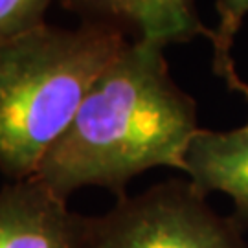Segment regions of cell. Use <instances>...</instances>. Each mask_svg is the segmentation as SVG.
<instances>
[{"instance_id": "cell-8", "label": "cell", "mask_w": 248, "mask_h": 248, "mask_svg": "<svg viewBox=\"0 0 248 248\" xmlns=\"http://www.w3.org/2000/svg\"><path fill=\"white\" fill-rule=\"evenodd\" d=\"M53 0H0V43L45 24Z\"/></svg>"}, {"instance_id": "cell-6", "label": "cell", "mask_w": 248, "mask_h": 248, "mask_svg": "<svg viewBox=\"0 0 248 248\" xmlns=\"http://www.w3.org/2000/svg\"><path fill=\"white\" fill-rule=\"evenodd\" d=\"M61 6L85 20L131 26L138 39L162 46L187 43L197 35L210 37V30L197 17L195 0H59ZM124 30V28H122Z\"/></svg>"}, {"instance_id": "cell-1", "label": "cell", "mask_w": 248, "mask_h": 248, "mask_svg": "<svg viewBox=\"0 0 248 248\" xmlns=\"http://www.w3.org/2000/svg\"><path fill=\"white\" fill-rule=\"evenodd\" d=\"M164 48L147 39L127 43L94 83L33 175L59 199L68 202L89 186L124 199L127 184L147 169L184 173L201 127L195 99L171 78Z\"/></svg>"}, {"instance_id": "cell-2", "label": "cell", "mask_w": 248, "mask_h": 248, "mask_svg": "<svg viewBox=\"0 0 248 248\" xmlns=\"http://www.w3.org/2000/svg\"><path fill=\"white\" fill-rule=\"evenodd\" d=\"M127 43L120 26L96 20L45 22L0 43V173L9 182L35 175Z\"/></svg>"}, {"instance_id": "cell-5", "label": "cell", "mask_w": 248, "mask_h": 248, "mask_svg": "<svg viewBox=\"0 0 248 248\" xmlns=\"http://www.w3.org/2000/svg\"><path fill=\"white\" fill-rule=\"evenodd\" d=\"M184 173L199 193L221 191L233 201L232 217L248 228V127L199 129L187 145Z\"/></svg>"}, {"instance_id": "cell-4", "label": "cell", "mask_w": 248, "mask_h": 248, "mask_svg": "<svg viewBox=\"0 0 248 248\" xmlns=\"http://www.w3.org/2000/svg\"><path fill=\"white\" fill-rule=\"evenodd\" d=\"M89 217L30 177L0 189V248H85Z\"/></svg>"}, {"instance_id": "cell-7", "label": "cell", "mask_w": 248, "mask_h": 248, "mask_svg": "<svg viewBox=\"0 0 248 248\" xmlns=\"http://www.w3.org/2000/svg\"><path fill=\"white\" fill-rule=\"evenodd\" d=\"M219 13V24L210 30V41L213 45V72L221 76L233 66L232 46L239 31L243 18L248 15V0H217L215 4Z\"/></svg>"}, {"instance_id": "cell-9", "label": "cell", "mask_w": 248, "mask_h": 248, "mask_svg": "<svg viewBox=\"0 0 248 248\" xmlns=\"http://www.w3.org/2000/svg\"><path fill=\"white\" fill-rule=\"evenodd\" d=\"M222 78H224L226 85H228L232 90L239 92V94H243V96L248 99V83L239 78V74L235 72V64H233V66H230L228 70L224 72V74H222ZM247 127H248V124H247Z\"/></svg>"}, {"instance_id": "cell-3", "label": "cell", "mask_w": 248, "mask_h": 248, "mask_svg": "<svg viewBox=\"0 0 248 248\" xmlns=\"http://www.w3.org/2000/svg\"><path fill=\"white\" fill-rule=\"evenodd\" d=\"M245 230L187 178H171L89 217L85 248H248Z\"/></svg>"}]
</instances>
